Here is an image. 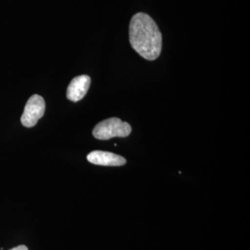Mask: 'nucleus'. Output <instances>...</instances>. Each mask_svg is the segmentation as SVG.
<instances>
[{"instance_id":"nucleus-4","label":"nucleus","mask_w":250,"mask_h":250,"mask_svg":"<svg viewBox=\"0 0 250 250\" xmlns=\"http://www.w3.org/2000/svg\"><path fill=\"white\" fill-rule=\"evenodd\" d=\"M91 84L88 75L76 76L70 83L67 89V99L72 102H78L84 98Z\"/></svg>"},{"instance_id":"nucleus-6","label":"nucleus","mask_w":250,"mask_h":250,"mask_svg":"<svg viewBox=\"0 0 250 250\" xmlns=\"http://www.w3.org/2000/svg\"><path fill=\"white\" fill-rule=\"evenodd\" d=\"M10 250H28V249H27L26 246L21 245V246H18V247H16V248H14V249Z\"/></svg>"},{"instance_id":"nucleus-3","label":"nucleus","mask_w":250,"mask_h":250,"mask_svg":"<svg viewBox=\"0 0 250 250\" xmlns=\"http://www.w3.org/2000/svg\"><path fill=\"white\" fill-rule=\"evenodd\" d=\"M45 103L44 99L39 95H34L28 99L24 111L21 118V122L23 126L31 128L38 123V121L44 116Z\"/></svg>"},{"instance_id":"nucleus-5","label":"nucleus","mask_w":250,"mask_h":250,"mask_svg":"<svg viewBox=\"0 0 250 250\" xmlns=\"http://www.w3.org/2000/svg\"><path fill=\"white\" fill-rule=\"evenodd\" d=\"M87 161L99 166H123L126 164V160L124 157L111 152L100 150L90 152L87 155Z\"/></svg>"},{"instance_id":"nucleus-2","label":"nucleus","mask_w":250,"mask_h":250,"mask_svg":"<svg viewBox=\"0 0 250 250\" xmlns=\"http://www.w3.org/2000/svg\"><path fill=\"white\" fill-rule=\"evenodd\" d=\"M131 132L132 127L128 123L119 118H109L97 125L93 130V135L99 140H108L113 137H127Z\"/></svg>"},{"instance_id":"nucleus-1","label":"nucleus","mask_w":250,"mask_h":250,"mask_svg":"<svg viewBox=\"0 0 250 250\" xmlns=\"http://www.w3.org/2000/svg\"><path fill=\"white\" fill-rule=\"evenodd\" d=\"M130 43L134 51L147 61L157 60L162 49V36L155 21L146 13L133 16L129 27Z\"/></svg>"}]
</instances>
